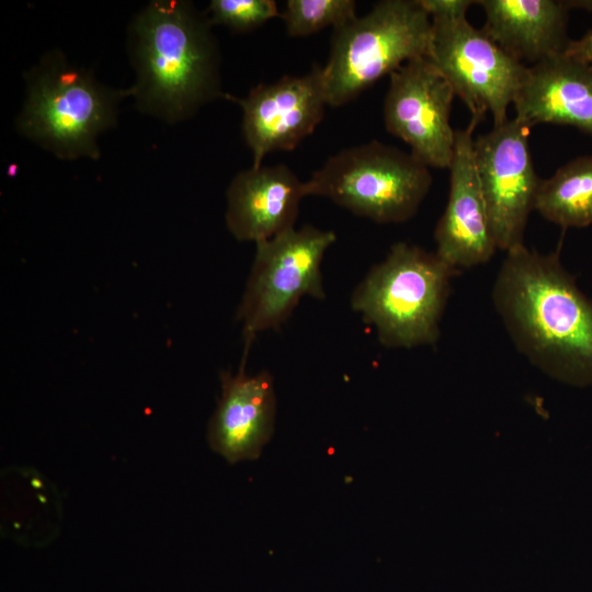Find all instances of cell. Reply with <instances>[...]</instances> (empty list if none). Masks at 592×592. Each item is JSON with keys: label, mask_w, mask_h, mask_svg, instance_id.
Returning <instances> with one entry per match:
<instances>
[{"label": "cell", "mask_w": 592, "mask_h": 592, "mask_svg": "<svg viewBox=\"0 0 592 592\" xmlns=\"http://www.w3.org/2000/svg\"><path fill=\"white\" fill-rule=\"evenodd\" d=\"M479 123L455 133L449 170V193L434 239L436 255L455 271L488 262L497 244L474 159V129Z\"/></svg>", "instance_id": "12"}, {"label": "cell", "mask_w": 592, "mask_h": 592, "mask_svg": "<svg viewBox=\"0 0 592 592\" xmlns=\"http://www.w3.org/2000/svg\"><path fill=\"white\" fill-rule=\"evenodd\" d=\"M493 305L515 348L550 377L592 386V297L563 267L559 249H511L492 289Z\"/></svg>", "instance_id": "1"}, {"label": "cell", "mask_w": 592, "mask_h": 592, "mask_svg": "<svg viewBox=\"0 0 592 592\" xmlns=\"http://www.w3.org/2000/svg\"><path fill=\"white\" fill-rule=\"evenodd\" d=\"M224 98L242 110V134L252 153V167L262 166L266 155L293 150L315 132L328 105L318 65L305 75L259 83L244 98L226 93Z\"/></svg>", "instance_id": "11"}, {"label": "cell", "mask_w": 592, "mask_h": 592, "mask_svg": "<svg viewBox=\"0 0 592 592\" xmlns=\"http://www.w3.org/2000/svg\"><path fill=\"white\" fill-rule=\"evenodd\" d=\"M455 93L428 56L389 75L383 116L386 130L429 168L448 169L455 146L451 110Z\"/></svg>", "instance_id": "10"}, {"label": "cell", "mask_w": 592, "mask_h": 592, "mask_svg": "<svg viewBox=\"0 0 592 592\" xmlns=\"http://www.w3.org/2000/svg\"><path fill=\"white\" fill-rule=\"evenodd\" d=\"M420 3L430 18H457L464 16L470 5L476 1L471 0H420Z\"/></svg>", "instance_id": "20"}, {"label": "cell", "mask_w": 592, "mask_h": 592, "mask_svg": "<svg viewBox=\"0 0 592 592\" xmlns=\"http://www.w3.org/2000/svg\"><path fill=\"white\" fill-rule=\"evenodd\" d=\"M21 134L61 159L100 155L98 137L112 127L125 91L112 90L55 50L26 73Z\"/></svg>", "instance_id": "4"}, {"label": "cell", "mask_w": 592, "mask_h": 592, "mask_svg": "<svg viewBox=\"0 0 592 592\" xmlns=\"http://www.w3.org/2000/svg\"><path fill=\"white\" fill-rule=\"evenodd\" d=\"M426 56L465 103L471 119L480 123L490 114L493 126L508 119V109L528 75V66L473 26L466 15L431 18Z\"/></svg>", "instance_id": "8"}, {"label": "cell", "mask_w": 592, "mask_h": 592, "mask_svg": "<svg viewBox=\"0 0 592 592\" xmlns=\"http://www.w3.org/2000/svg\"><path fill=\"white\" fill-rule=\"evenodd\" d=\"M476 4L486 15L485 33L524 65L563 54L570 42L567 25L573 1L479 0Z\"/></svg>", "instance_id": "16"}, {"label": "cell", "mask_w": 592, "mask_h": 592, "mask_svg": "<svg viewBox=\"0 0 592 592\" xmlns=\"http://www.w3.org/2000/svg\"><path fill=\"white\" fill-rule=\"evenodd\" d=\"M456 273L435 252L397 242L354 288L351 307L387 348L434 344Z\"/></svg>", "instance_id": "3"}, {"label": "cell", "mask_w": 592, "mask_h": 592, "mask_svg": "<svg viewBox=\"0 0 592 592\" xmlns=\"http://www.w3.org/2000/svg\"><path fill=\"white\" fill-rule=\"evenodd\" d=\"M212 26L207 15L182 0L151 1L135 16L129 50L136 80L125 94L140 111L175 123L225 96Z\"/></svg>", "instance_id": "2"}, {"label": "cell", "mask_w": 592, "mask_h": 592, "mask_svg": "<svg viewBox=\"0 0 592 592\" xmlns=\"http://www.w3.org/2000/svg\"><path fill=\"white\" fill-rule=\"evenodd\" d=\"M226 225L239 241L258 243L291 228L307 195L306 181L286 164L251 167L227 189Z\"/></svg>", "instance_id": "14"}, {"label": "cell", "mask_w": 592, "mask_h": 592, "mask_svg": "<svg viewBox=\"0 0 592 592\" xmlns=\"http://www.w3.org/2000/svg\"><path fill=\"white\" fill-rule=\"evenodd\" d=\"M207 16L212 25L249 32L281 13L274 0H212Z\"/></svg>", "instance_id": "19"}, {"label": "cell", "mask_w": 592, "mask_h": 592, "mask_svg": "<svg viewBox=\"0 0 592 592\" xmlns=\"http://www.w3.org/2000/svg\"><path fill=\"white\" fill-rule=\"evenodd\" d=\"M431 18L420 0H383L333 30L322 67L327 103L344 105L403 64L426 56Z\"/></svg>", "instance_id": "5"}, {"label": "cell", "mask_w": 592, "mask_h": 592, "mask_svg": "<svg viewBox=\"0 0 592 592\" xmlns=\"http://www.w3.org/2000/svg\"><path fill=\"white\" fill-rule=\"evenodd\" d=\"M220 398L208 423L209 446L229 464L257 459L274 431L273 376L267 371L249 375L246 362H241L236 374H220Z\"/></svg>", "instance_id": "13"}, {"label": "cell", "mask_w": 592, "mask_h": 592, "mask_svg": "<svg viewBox=\"0 0 592 592\" xmlns=\"http://www.w3.org/2000/svg\"><path fill=\"white\" fill-rule=\"evenodd\" d=\"M335 234L307 225L255 243L251 272L237 310L246 362L257 334L276 330L305 296L323 299L321 263Z\"/></svg>", "instance_id": "7"}, {"label": "cell", "mask_w": 592, "mask_h": 592, "mask_svg": "<svg viewBox=\"0 0 592 592\" xmlns=\"http://www.w3.org/2000/svg\"><path fill=\"white\" fill-rule=\"evenodd\" d=\"M534 209L562 228L592 224V155L580 156L540 181Z\"/></svg>", "instance_id": "17"}, {"label": "cell", "mask_w": 592, "mask_h": 592, "mask_svg": "<svg viewBox=\"0 0 592 592\" xmlns=\"http://www.w3.org/2000/svg\"><path fill=\"white\" fill-rule=\"evenodd\" d=\"M513 106L530 127L569 125L592 136V69L566 54L528 66Z\"/></svg>", "instance_id": "15"}, {"label": "cell", "mask_w": 592, "mask_h": 592, "mask_svg": "<svg viewBox=\"0 0 592 592\" xmlns=\"http://www.w3.org/2000/svg\"><path fill=\"white\" fill-rule=\"evenodd\" d=\"M563 54L592 69V29L579 39H570Z\"/></svg>", "instance_id": "21"}, {"label": "cell", "mask_w": 592, "mask_h": 592, "mask_svg": "<svg viewBox=\"0 0 592 592\" xmlns=\"http://www.w3.org/2000/svg\"><path fill=\"white\" fill-rule=\"evenodd\" d=\"M356 16L353 0H288L281 14L292 37L308 36L329 26L334 30Z\"/></svg>", "instance_id": "18"}, {"label": "cell", "mask_w": 592, "mask_h": 592, "mask_svg": "<svg viewBox=\"0 0 592 592\" xmlns=\"http://www.w3.org/2000/svg\"><path fill=\"white\" fill-rule=\"evenodd\" d=\"M530 129L516 117L508 118L474 139L475 167L490 228L497 248L505 252L524 244L542 181L530 151Z\"/></svg>", "instance_id": "9"}, {"label": "cell", "mask_w": 592, "mask_h": 592, "mask_svg": "<svg viewBox=\"0 0 592 592\" xmlns=\"http://www.w3.org/2000/svg\"><path fill=\"white\" fill-rule=\"evenodd\" d=\"M431 184L430 168L411 152L371 140L329 157L306 189L357 216L397 224L417 214Z\"/></svg>", "instance_id": "6"}]
</instances>
